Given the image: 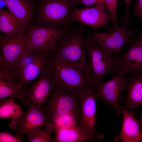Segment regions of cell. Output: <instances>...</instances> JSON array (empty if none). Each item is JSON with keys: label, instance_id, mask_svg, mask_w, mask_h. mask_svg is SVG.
<instances>
[{"label": "cell", "instance_id": "1", "mask_svg": "<svg viewBox=\"0 0 142 142\" xmlns=\"http://www.w3.org/2000/svg\"><path fill=\"white\" fill-rule=\"evenodd\" d=\"M48 66L54 87L78 97L88 89H95L96 87L89 75L75 66L50 55Z\"/></svg>", "mask_w": 142, "mask_h": 142}, {"label": "cell", "instance_id": "2", "mask_svg": "<svg viewBox=\"0 0 142 142\" xmlns=\"http://www.w3.org/2000/svg\"><path fill=\"white\" fill-rule=\"evenodd\" d=\"M84 32V25L82 24L74 28H66L55 49L49 54L78 68L89 75L87 69Z\"/></svg>", "mask_w": 142, "mask_h": 142}, {"label": "cell", "instance_id": "3", "mask_svg": "<svg viewBox=\"0 0 142 142\" xmlns=\"http://www.w3.org/2000/svg\"><path fill=\"white\" fill-rule=\"evenodd\" d=\"M36 20L40 25L54 28L70 27L71 16L78 0H39Z\"/></svg>", "mask_w": 142, "mask_h": 142}, {"label": "cell", "instance_id": "4", "mask_svg": "<svg viewBox=\"0 0 142 142\" xmlns=\"http://www.w3.org/2000/svg\"><path fill=\"white\" fill-rule=\"evenodd\" d=\"M84 43L87 72L96 87L103 82L106 76L116 73V56L97 45L89 35L84 38Z\"/></svg>", "mask_w": 142, "mask_h": 142}, {"label": "cell", "instance_id": "5", "mask_svg": "<svg viewBox=\"0 0 142 142\" xmlns=\"http://www.w3.org/2000/svg\"><path fill=\"white\" fill-rule=\"evenodd\" d=\"M49 54L29 49L13 66L11 71L22 89L26 90L48 65Z\"/></svg>", "mask_w": 142, "mask_h": 142}, {"label": "cell", "instance_id": "6", "mask_svg": "<svg viewBox=\"0 0 142 142\" xmlns=\"http://www.w3.org/2000/svg\"><path fill=\"white\" fill-rule=\"evenodd\" d=\"M123 25L114 27L108 32L87 31L93 41L107 52L118 55L124 45L128 43L129 37L133 36L139 32L137 29H131L127 28L129 20L126 16L122 18Z\"/></svg>", "mask_w": 142, "mask_h": 142}, {"label": "cell", "instance_id": "7", "mask_svg": "<svg viewBox=\"0 0 142 142\" xmlns=\"http://www.w3.org/2000/svg\"><path fill=\"white\" fill-rule=\"evenodd\" d=\"M66 28L30 24L25 29L27 47L49 54L55 49Z\"/></svg>", "mask_w": 142, "mask_h": 142}, {"label": "cell", "instance_id": "8", "mask_svg": "<svg viewBox=\"0 0 142 142\" xmlns=\"http://www.w3.org/2000/svg\"><path fill=\"white\" fill-rule=\"evenodd\" d=\"M54 87L48 65L33 84L24 90L20 101L29 107L43 112L44 105L53 91Z\"/></svg>", "mask_w": 142, "mask_h": 142}, {"label": "cell", "instance_id": "9", "mask_svg": "<svg viewBox=\"0 0 142 142\" xmlns=\"http://www.w3.org/2000/svg\"><path fill=\"white\" fill-rule=\"evenodd\" d=\"M25 35H0V68L11 72L27 52Z\"/></svg>", "mask_w": 142, "mask_h": 142}, {"label": "cell", "instance_id": "10", "mask_svg": "<svg viewBox=\"0 0 142 142\" xmlns=\"http://www.w3.org/2000/svg\"><path fill=\"white\" fill-rule=\"evenodd\" d=\"M94 90L90 89L86 90L78 97V100L80 115L79 127L86 135L95 141L102 140L104 136L95 131L97 97Z\"/></svg>", "mask_w": 142, "mask_h": 142}, {"label": "cell", "instance_id": "11", "mask_svg": "<svg viewBox=\"0 0 142 142\" xmlns=\"http://www.w3.org/2000/svg\"><path fill=\"white\" fill-rule=\"evenodd\" d=\"M129 48L116 56V74L121 77L132 74L142 73V33L129 39Z\"/></svg>", "mask_w": 142, "mask_h": 142}, {"label": "cell", "instance_id": "12", "mask_svg": "<svg viewBox=\"0 0 142 142\" xmlns=\"http://www.w3.org/2000/svg\"><path fill=\"white\" fill-rule=\"evenodd\" d=\"M77 97L72 93L54 87L51 98L43 111L50 122L56 117L69 113H80Z\"/></svg>", "mask_w": 142, "mask_h": 142}, {"label": "cell", "instance_id": "13", "mask_svg": "<svg viewBox=\"0 0 142 142\" xmlns=\"http://www.w3.org/2000/svg\"><path fill=\"white\" fill-rule=\"evenodd\" d=\"M52 123L47 120L42 111L29 107L19 117L12 119L9 127L11 130L17 133V136L21 138L26 134L31 136L38 129L48 126Z\"/></svg>", "mask_w": 142, "mask_h": 142}, {"label": "cell", "instance_id": "14", "mask_svg": "<svg viewBox=\"0 0 142 142\" xmlns=\"http://www.w3.org/2000/svg\"><path fill=\"white\" fill-rule=\"evenodd\" d=\"M95 89L97 98H100L103 103L111 105L117 115L122 114L124 107L119 103L120 96L125 90L123 77L115 74L109 80L98 85Z\"/></svg>", "mask_w": 142, "mask_h": 142}, {"label": "cell", "instance_id": "15", "mask_svg": "<svg viewBox=\"0 0 142 142\" xmlns=\"http://www.w3.org/2000/svg\"><path fill=\"white\" fill-rule=\"evenodd\" d=\"M105 4H96L89 8H74L71 18L73 22H79L90 27L95 31L107 25L111 21L110 14L106 12Z\"/></svg>", "mask_w": 142, "mask_h": 142}, {"label": "cell", "instance_id": "16", "mask_svg": "<svg viewBox=\"0 0 142 142\" xmlns=\"http://www.w3.org/2000/svg\"><path fill=\"white\" fill-rule=\"evenodd\" d=\"M121 131L114 138L115 142H142V131L133 110L123 108Z\"/></svg>", "mask_w": 142, "mask_h": 142}, {"label": "cell", "instance_id": "17", "mask_svg": "<svg viewBox=\"0 0 142 142\" xmlns=\"http://www.w3.org/2000/svg\"><path fill=\"white\" fill-rule=\"evenodd\" d=\"M127 94L123 95L121 100L124 108L129 110L142 105V73L132 74L128 77H123Z\"/></svg>", "mask_w": 142, "mask_h": 142}, {"label": "cell", "instance_id": "18", "mask_svg": "<svg viewBox=\"0 0 142 142\" xmlns=\"http://www.w3.org/2000/svg\"><path fill=\"white\" fill-rule=\"evenodd\" d=\"M6 7L21 23L25 29L33 20V14L36 9L31 0H4Z\"/></svg>", "mask_w": 142, "mask_h": 142}, {"label": "cell", "instance_id": "19", "mask_svg": "<svg viewBox=\"0 0 142 142\" xmlns=\"http://www.w3.org/2000/svg\"><path fill=\"white\" fill-rule=\"evenodd\" d=\"M11 72L0 68V99L13 97L21 100L23 93Z\"/></svg>", "mask_w": 142, "mask_h": 142}, {"label": "cell", "instance_id": "20", "mask_svg": "<svg viewBox=\"0 0 142 142\" xmlns=\"http://www.w3.org/2000/svg\"><path fill=\"white\" fill-rule=\"evenodd\" d=\"M0 31L5 35H23L25 30L21 23L11 12L0 9Z\"/></svg>", "mask_w": 142, "mask_h": 142}, {"label": "cell", "instance_id": "21", "mask_svg": "<svg viewBox=\"0 0 142 142\" xmlns=\"http://www.w3.org/2000/svg\"><path fill=\"white\" fill-rule=\"evenodd\" d=\"M54 142H94L92 139L86 135L79 126L55 129Z\"/></svg>", "mask_w": 142, "mask_h": 142}, {"label": "cell", "instance_id": "22", "mask_svg": "<svg viewBox=\"0 0 142 142\" xmlns=\"http://www.w3.org/2000/svg\"><path fill=\"white\" fill-rule=\"evenodd\" d=\"M15 98L10 97L1 99L0 102L1 119H17L22 115V110L20 105L16 102Z\"/></svg>", "mask_w": 142, "mask_h": 142}, {"label": "cell", "instance_id": "23", "mask_svg": "<svg viewBox=\"0 0 142 142\" xmlns=\"http://www.w3.org/2000/svg\"><path fill=\"white\" fill-rule=\"evenodd\" d=\"M80 120V113H69L59 115L52 121L55 129L79 126Z\"/></svg>", "mask_w": 142, "mask_h": 142}, {"label": "cell", "instance_id": "24", "mask_svg": "<svg viewBox=\"0 0 142 142\" xmlns=\"http://www.w3.org/2000/svg\"><path fill=\"white\" fill-rule=\"evenodd\" d=\"M55 130V126L52 123L45 127L44 129H38L32 135L28 136L30 142H53L52 134Z\"/></svg>", "mask_w": 142, "mask_h": 142}, {"label": "cell", "instance_id": "25", "mask_svg": "<svg viewBox=\"0 0 142 142\" xmlns=\"http://www.w3.org/2000/svg\"><path fill=\"white\" fill-rule=\"evenodd\" d=\"M105 4L110 13L113 27L119 26L118 20L116 16V10L118 0H104Z\"/></svg>", "mask_w": 142, "mask_h": 142}, {"label": "cell", "instance_id": "26", "mask_svg": "<svg viewBox=\"0 0 142 142\" xmlns=\"http://www.w3.org/2000/svg\"><path fill=\"white\" fill-rule=\"evenodd\" d=\"M21 138L11 134L6 130L0 133V142H22Z\"/></svg>", "mask_w": 142, "mask_h": 142}, {"label": "cell", "instance_id": "27", "mask_svg": "<svg viewBox=\"0 0 142 142\" xmlns=\"http://www.w3.org/2000/svg\"><path fill=\"white\" fill-rule=\"evenodd\" d=\"M133 12L134 16L140 17L142 20V0H136Z\"/></svg>", "mask_w": 142, "mask_h": 142}, {"label": "cell", "instance_id": "28", "mask_svg": "<svg viewBox=\"0 0 142 142\" xmlns=\"http://www.w3.org/2000/svg\"><path fill=\"white\" fill-rule=\"evenodd\" d=\"M79 3L85 6H89L93 4H105L104 0H79Z\"/></svg>", "mask_w": 142, "mask_h": 142}, {"label": "cell", "instance_id": "29", "mask_svg": "<svg viewBox=\"0 0 142 142\" xmlns=\"http://www.w3.org/2000/svg\"><path fill=\"white\" fill-rule=\"evenodd\" d=\"M126 6V15L127 17L129 14V7L132 0H123Z\"/></svg>", "mask_w": 142, "mask_h": 142}, {"label": "cell", "instance_id": "30", "mask_svg": "<svg viewBox=\"0 0 142 142\" xmlns=\"http://www.w3.org/2000/svg\"><path fill=\"white\" fill-rule=\"evenodd\" d=\"M138 121L139 123L142 121V112L141 113L139 119L138 120Z\"/></svg>", "mask_w": 142, "mask_h": 142}, {"label": "cell", "instance_id": "31", "mask_svg": "<svg viewBox=\"0 0 142 142\" xmlns=\"http://www.w3.org/2000/svg\"><path fill=\"white\" fill-rule=\"evenodd\" d=\"M140 128L142 130V121L139 123Z\"/></svg>", "mask_w": 142, "mask_h": 142}]
</instances>
